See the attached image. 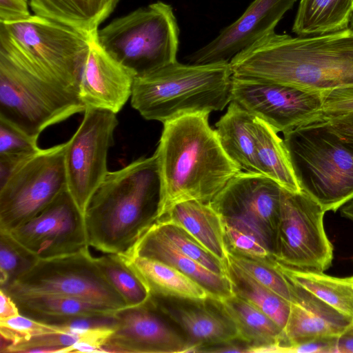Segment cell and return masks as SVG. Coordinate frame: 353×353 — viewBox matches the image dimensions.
Here are the masks:
<instances>
[{
    "label": "cell",
    "instance_id": "cell-4",
    "mask_svg": "<svg viewBox=\"0 0 353 353\" xmlns=\"http://www.w3.org/2000/svg\"><path fill=\"white\" fill-rule=\"evenodd\" d=\"M230 63L177 61L134 77L131 105L147 120L163 123L185 114L223 110L231 101Z\"/></svg>",
    "mask_w": 353,
    "mask_h": 353
},
{
    "label": "cell",
    "instance_id": "cell-36",
    "mask_svg": "<svg viewBox=\"0 0 353 353\" xmlns=\"http://www.w3.org/2000/svg\"><path fill=\"white\" fill-rule=\"evenodd\" d=\"M59 332H70L67 327L43 323L19 314L0 320L1 352L8 347L32 336Z\"/></svg>",
    "mask_w": 353,
    "mask_h": 353
},
{
    "label": "cell",
    "instance_id": "cell-32",
    "mask_svg": "<svg viewBox=\"0 0 353 353\" xmlns=\"http://www.w3.org/2000/svg\"><path fill=\"white\" fill-rule=\"evenodd\" d=\"M94 259L127 307L142 305L149 300L151 292L148 285L121 255L106 254Z\"/></svg>",
    "mask_w": 353,
    "mask_h": 353
},
{
    "label": "cell",
    "instance_id": "cell-33",
    "mask_svg": "<svg viewBox=\"0 0 353 353\" xmlns=\"http://www.w3.org/2000/svg\"><path fill=\"white\" fill-rule=\"evenodd\" d=\"M228 258L259 283L290 303L296 300L293 283L283 274L276 261H262L228 251Z\"/></svg>",
    "mask_w": 353,
    "mask_h": 353
},
{
    "label": "cell",
    "instance_id": "cell-31",
    "mask_svg": "<svg viewBox=\"0 0 353 353\" xmlns=\"http://www.w3.org/2000/svg\"><path fill=\"white\" fill-rule=\"evenodd\" d=\"M227 276L233 294L250 303L284 329L291 303L269 290L238 267L228 258Z\"/></svg>",
    "mask_w": 353,
    "mask_h": 353
},
{
    "label": "cell",
    "instance_id": "cell-11",
    "mask_svg": "<svg viewBox=\"0 0 353 353\" xmlns=\"http://www.w3.org/2000/svg\"><path fill=\"white\" fill-rule=\"evenodd\" d=\"M10 296L54 294L78 298L114 310L127 307L97 265L89 250L39 260L6 289Z\"/></svg>",
    "mask_w": 353,
    "mask_h": 353
},
{
    "label": "cell",
    "instance_id": "cell-29",
    "mask_svg": "<svg viewBox=\"0 0 353 353\" xmlns=\"http://www.w3.org/2000/svg\"><path fill=\"white\" fill-rule=\"evenodd\" d=\"M352 13L353 0H301L292 32L308 37L345 30Z\"/></svg>",
    "mask_w": 353,
    "mask_h": 353
},
{
    "label": "cell",
    "instance_id": "cell-37",
    "mask_svg": "<svg viewBox=\"0 0 353 353\" xmlns=\"http://www.w3.org/2000/svg\"><path fill=\"white\" fill-rule=\"evenodd\" d=\"M223 226L228 252L262 261H275L266 244L254 234L225 222Z\"/></svg>",
    "mask_w": 353,
    "mask_h": 353
},
{
    "label": "cell",
    "instance_id": "cell-30",
    "mask_svg": "<svg viewBox=\"0 0 353 353\" xmlns=\"http://www.w3.org/2000/svg\"><path fill=\"white\" fill-rule=\"evenodd\" d=\"M277 265L292 283L301 286L340 312L353 318V276L338 278L323 272H303Z\"/></svg>",
    "mask_w": 353,
    "mask_h": 353
},
{
    "label": "cell",
    "instance_id": "cell-45",
    "mask_svg": "<svg viewBox=\"0 0 353 353\" xmlns=\"http://www.w3.org/2000/svg\"><path fill=\"white\" fill-rule=\"evenodd\" d=\"M341 208L342 216L353 221V200L347 203Z\"/></svg>",
    "mask_w": 353,
    "mask_h": 353
},
{
    "label": "cell",
    "instance_id": "cell-35",
    "mask_svg": "<svg viewBox=\"0 0 353 353\" xmlns=\"http://www.w3.org/2000/svg\"><path fill=\"white\" fill-rule=\"evenodd\" d=\"M39 259L8 232H0V285L6 289Z\"/></svg>",
    "mask_w": 353,
    "mask_h": 353
},
{
    "label": "cell",
    "instance_id": "cell-14",
    "mask_svg": "<svg viewBox=\"0 0 353 353\" xmlns=\"http://www.w3.org/2000/svg\"><path fill=\"white\" fill-rule=\"evenodd\" d=\"M10 234L39 260L88 250L84 216L68 190H63L34 217Z\"/></svg>",
    "mask_w": 353,
    "mask_h": 353
},
{
    "label": "cell",
    "instance_id": "cell-5",
    "mask_svg": "<svg viewBox=\"0 0 353 353\" xmlns=\"http://www.w3.org/2000/svg\"><path fill=\"white\" fill-rule=\"evenodd\" d=\"M283 134L302 191L325 212L353 200V145L330 130L319 114Z\"/></svg>",
    "mask_w": 353,
    "mask_h": 353
},
{
    "label": "cell",
    "instance_id": "cell-13",
    "mask_svg": "<svg viewBox=\"0 0 353 353\" xmlns=\"http://www.w3.org/2000/svg\"><path fill=\"white\" fill-rule=\"evenodd\" d=\"M117 125L116 113L86 108L80 125L67 141V188L83 213L91 196L109 172L108 152L113 145Z\"/></svg>",
    "mask_w": 353,
    "mask_h": 353
},
{
    "label": "cell",
    "instance_id": "cell-17",
    "mask_svg": "<svg viewBox=\"0 0 353 353\" xmlns=\"http://www.w3.org/2000/svg\"><path fill=\"white\" fill-rule=\"evenodd\" d=\"M150 300L183 333L193 352L208 346L241 340L236 325L219 299L151 294Z\"/></svg>",
    "mask_w": 353,
    "mask_h": 353
},
{
    "label": "cell",
    "instance_id": "cell-2",
    "mask_svg": "<svg viewBox=\"0 0 353 353\" xmlns=\"http://www.w3.org/2000/svg\"><path fill=\"white\" fill-rule=\"evenodd\" d=\"M209 114H185L163 123L154 152L162 183L159 219L181 201L210 203L242 171L209 125Z\"/></svg>",
    "mask_w": 353,
    "mask_h": 353
},
{
    "label": "cell",
    "instance_id": "cell-27",
    "mask_svg": "<svg viewBox=\"0 0 353 353\" xmlns=\"http://www.w3.org/2000/svg\"><path fill=\"white\" fill-rule=\"evenodd\" d=\"M121 256L145 281L151 294L190 299L211 297L201 285L170 265L133 254Z\"/></svg>",
    "mask_w": 353,
    "mask_h": 353
},
{
    "label": "cell",
    "instance_id": "cell-10",
    "mask_svg": "<svg viewBox=\"0 0 353 353\" xmlns=\"http://www.w3.org/2000/svg\"><path fill=\"white\" fill-rule=\"evenodd\" d=\"M325 212L303 191L283 190L274 260L298 271L323 272L333 260V245L323 225Z\"/></svg>",
    "mask_w": 353,
    "mask_h": 353
},
{
    "label": "cell",
    "instance_id": "cell-22",
    "mask_svg": "<svg viewBox=\"0 0 353 353\" xmlns=\"http://www.w3.org/2000/svg\"><path fill=\"white\" fill-rule=\"evenodd\" d=\"M180 226L223 263L228 259L223 221L209 203L186 200L174 204L157 223Z\"/></svg>",
    "mask_w": 353,
    "mask_h": 353
},
{
    "label": "cell",
    "instance_id": "cell-41",
    "mask_svg": "<svg viewBox=\"0 0 353 353\" xmlns=\"http://www.w3.org/2000/svg\"><path fill=\"white\" fill-rule=\"evenodd\" d=\"M28 0H0V23H9L29 18Z\"/></svg>",
    "mask_w": 353,
    "mask_h": 353
},
{
    "label": "cell",
    "instance_id": "cell-44",
    "mask_svg": "<svg viewBox=\"0 0 353 353\" xmlns=\"http://www.w3.org/2000/svg\"><path fill=\"white\" fill-rule=\"evenodd\" d=\"M337 352L353 353V322L338 336Z\"/></svg>",
    "mask_w": 353,
    "mask_h": 353
},
{
    "label": "cell",
    "instance_id": "cell-18",
    "mask_svg": "<svg viewBox=\"0 0 353 353\" xmlns=\"http://www.w3.org/2000/svg\"><path fill=\"white\" fill-rule=\"evenodd\" d=\"M296 0H254L243 14L217 37L187 57L191 64L230 62L274 28Z\"/></svg>",
    "mask_w": 353,
    "mask_h": 353
},
{
    "label": "cell",
    "instance_id": "cell-9",
    "mask_svg": "<svg viewBox=\"0 0 353 353\" xmlns=\"http://www.w3.org/2000/svg\"><path fill=\"white\" fill-rule=\"evenodd\" d=\"M66 146L67 142L41 149L0 185V232L28 221L67 188Z\"/></svg>",
    "mask_w": 353,
    "mask_h": 353
},
{
    "label": "cell",
    "instance_id": "cell-6",
    "mask_svg": "<svg viewBox=\"0 0 353 353\" xmlns=\"http://www.w3.org/2000/svg\"><path fill=\"white\" fill-rule=\"evenodd\" d=\"M95 37L34 14L0 23V52L78 94L83 65Z\"/></svg>",
    "mask_w": 353,
    "mask_h": 353
},
{
    "label": "cell",
    "instance_id": "cell-25",
    "mask_svg": "<svg viewBox=\"0 0 353 353\" xmlns=\"http://www.w3.org/2000/svg\"><path fill=\"white\" fill-rule=\"evenodd\" d=\"M119 0H30L34 14L61 23L90 37L112 13Z\"/></svg>",
    "mask_w": 353,
    "mask_h": 353
},
{
    "label": "cell",
    "instance_id": "cell-39",
    "mask_svg": "<svg viewBox=\"0 0 353 353\" xmlns=\"http://www.w3.org/2000/svg\"><path fill=\"white\" fill-rule=\"evenodd\" d=\"M320 115L333 117L353 112V88L337 89L323 95Z\"/></svg>",
    "mask_w": 353,
    "mask_h": 353
},
{
    "label": "cell",
    "instance_id": "cell-28",
    "mask_svg": "<svg viewBox=\"0 0 353 353\" xmlns=\"http://www.w3.org/2000/svg\"><path fill=\"white\" fill-rule=\"evenodd\" d=\"M263 120L255 117L256 158L261 174L292 192H301L283 139Z\"/></svg>",
    "mask_w": 353,
    "mask_h": 353
},
{
    "label": "cell",
    "instance_id": "cell-23",
    "mask_svg": "<svg viewBox=\"0 0 353 353\" xmlns=\"http://www.w3.org/2000/svg\"><path fill=\"white\" fill-rule=\"evenodd\" d=\"M255 116L231 101L216 123L215 132L226 154L244 172L261 174L256 158Z\"/></svg>",
    "mask_w": 353,
    "mask_h": 353
},
{
    "label": "cell",
    "instance_id": "cell-40",
    "mask_svg": "<svg viewBox=\"0 0 353 353\" xmlns=\"http://www.w3.org/2000/svg\"><path fill=\"white\" fill-rule=\"evenodd\" d=\"M338 336H319L287 347L283 352L333 353L337 352Z\"/></svg>",
    "mask_w": 353,
    "mask_h": 353
},
{
    "label": "cell",
    "instance_id": "cell-34",
    "mask_svg": "<svg viewBox=\"0 0 353 353\" xmlns=\"http://www.w3.org/2000/svg\"><path fill=\"white\" fill-rule=\"evenodd\" d=\"M155 228L178 250L210 271L227 276V261L223 263L208 251L186 230L174 224L158 222Z\"/></svg>",
    "mask_w": 353,
    "mask_h": 353
},
{
    "label": "cell",
    "instance_id": "cell-3",
    "mask_svg": "<svg viewBox=\"0 0 353 353\" xmlns=\"http://www.w3.org/2000/svg\"><path fill=\"white\" fill-rule=\"evenodd\" d=\"M162 183L155 154L108 172L83 212L88 244L129 254L159 216Z\"/></svg>",
    "mask_w": 353,
    "mask_h": 353
},
{
    "label": "cell",
    "instance_id": "cell-38",
    "mask_svg": "<svg viewBox=\"0 0 353 353\" xmlns=\"http://www.w3.org/2000/svg\"><path fill=\"white\" fill-rule=\"evenodd\" d=\"M40 150L37 139L0 119V154H34Z\"/></svg>",
    "mask_w": 353,
    "mask_h": 353
},
{
    "label": "cell",
    "instance_id": "cell-20",
    "mask_svg": "<svg viewBox=\"0 0 353 353\" xmlns=\"http://www.w3.org/2000/svg\"><path fill=\"white\" fill-rule=\"evenodd\" d=\"M292 283L296 300L291 303L290 314L283 329V340L276 352H283L288 347L316 337L339 336L352 323V317Z\"/></svg>",
    "mask_w": 353,
    "mask_h": 353
},
{
    "label": "cell",
    "instance_id": "cell-26",
    "mask_svg": "<svg viewBox=\"0 0 353 353\" xmlns=\"http://www.w3.org/2000/svg\"><path fill=\"white\" fill-rule=\"evenodd\" d=\"M11 298L16 303L20 314L48 324L76 316L110 315L117 310L97 303L60 294H24L12 296Z\"/></svg>",
    "mask_w": 353,
    "mask_h": 353
},
{
    "label": "cell",
    "instance_id": "cell-43",
    "mask_svg": "<svg viewBox=\"0 0 353 353\" xmlns=\"http://www.w3.org/2000/svg\"><path fill=\"white\" fill-rule=\"evenodd\" d=\"M0 320L7 319L20 314L18 307L11 296L0 290Z\"/></svg>",
    "mask_w": 353,
    "mask_h": 353
},
{
    "label": "cell",
    "instance_id": "cell-19",
    "mask_svg": "<svg viewBox=\"0 0 353 353\" xmlns=\"http://www.w3.org/2000/svg\"><path fill=\"white\" fill-rule=\"evenodd\" d=\"M134 79L128 69L99 46L95 37L81 70L79 97L85 108L117 114L131 97Z\"/></svg>",
    "mask_w": 353,
    "mask_h": 353
},
{
    "label": "cell",
    "instance_id": "cell-16",
    "mask_svg": "<svg viewBox=\"0 0 353 353\" xmlns=\"http://www.w3.org/2000/svg\"><path fill=\"white\" fill-rule=\"evenodd\" d=\"M116 325L103 352H193L179 328L149 300L115 312Z\"/></svg>",
    "mask_w": 353,
    "mask_h": 353
},
{
    "label": "cell",
    "instance_id": "cell-7",
    "mask_svg": "<svg viewBox=\"0 0 353 353\" xmlns=\"http://www.w3.org/2000/svg\"><path fill=\"white\" fill-rule=\"evenodd\" d=\"M96 41L136 77L176 61L179 28L172 7L157 1L99 29Z\"/></svg>",
    "mask_w": 353,
    "mask_h": 353
},
{
    "label": "cell",
    "instance_id": "cell-24",
    "mask_svg": "<svg viewBox=\"0 0 353 353\" xmlns=\"http://www.w3.org/2000/svg\"><path fill=\"white\" fill-rule=\"evenodd\" d=\"M220 301L236 325L240 339L250 346V352H276L283 340V330L276 322L234 294Z\"/></svg>",
    "mask_w": 353,
    "mask_h": 353
},
{
    "label": "cell",
    "instance_id": "cell-42",
    "mask_svg": "<svg viewBox=\"0 0 353 353\" xmlns=\"http://www.w3.org/2000/svg\"><path fill=\"white\" fill-rule=\"evenodd\" d=\"M321 117L330 130L353 145V112L328 117Z\"/></svg>",
    "mask_w": 353,
    "mask_h": 353
},
{
    "label": "cell",
    "instance_id": "cell-12",
    "mask_svg": "<svg viewBox=\"0 0 353 353\" xmlns=\"http://www.w3.org/2000/svg\"><path fill=\"white\" fill-rule=\"evenodd\" d=\"M283 189L262 174L241 171L209 204L223 222L259 237L274 257Z\"/></svg>",
    "mask_w": 353,
    "mask_h": 353
},
{
    "label": "cell",
    "instance_id": "cell-1",
    "mask_svg": "<svg viewBox=\"0 0 353 353\" xmlns=\"http://www.w3.org/2000/svg\"><path fill=\"white\" fill-rule=\"evenodd\" d=\"M233 76L288 85L323 95L353 88V31L292 37L273 32L235 55Z\"/></svg>",
    "mask_w": 353,
    "mask_h": 353
},
{
    "label": "cell",
    "instance_id": "cell-21",
    "mask_svg": "<svg viewBox=\"0 0 353 353\" xmlns=\"http://www.w3.org/2000/svg\"><path fill=\"white\" fill-rule=\"evenodd\" d=\"M129 254L157 260L174 267L201 285L212 298L222 300L233 295L228 276L217 274L181 253L154 225Z\"/></svg>",
    "mask_w": 353,
    "mask_h": 353
},
{
    "label": "cell",
    "instance_id": "cell-8",
    "mask_svg": "<svg viewBox=\"0 0 353 353\" xmlns=\"http://www.w3.org/2000/svg\"><path fill=\"white\" fill-rule=\"evenodd\" d=\"M85 108L77 93L0 52V119L38 139L48 127Z\"/></svg>",
    "mask_w": 353,
    "mask_h": 353
},
{
    "label": "cell",
    "instance_id": "cell-15",
    "mask_svg": "<svg viewBox=\"0 0 353 353\" xmlns=\"http://www.w3.org/2000/svg\"><path fill=\"white\" fill-rule=\"evenodd\" d=\"M231 98L283 133L317 117L323 101L319 92L233 75Z\"/></svg>",
    "mask_w": 353,
    "mask_h": 353
},
{
    "label": "cell",
    "instance_id": "cell-46",
    "mask_svg": "<svg viewBox=\"0 0 353 353\" xmlns=\"http://www.w3.org/2000/svg\"><path fill=\"white\" fill-rule=\"evenodd\" d=\"M353 31V13L350 22V28Z\"/></svg>",
    "mask_w": 353,
    "mask_h": 353
}]
</instances>
